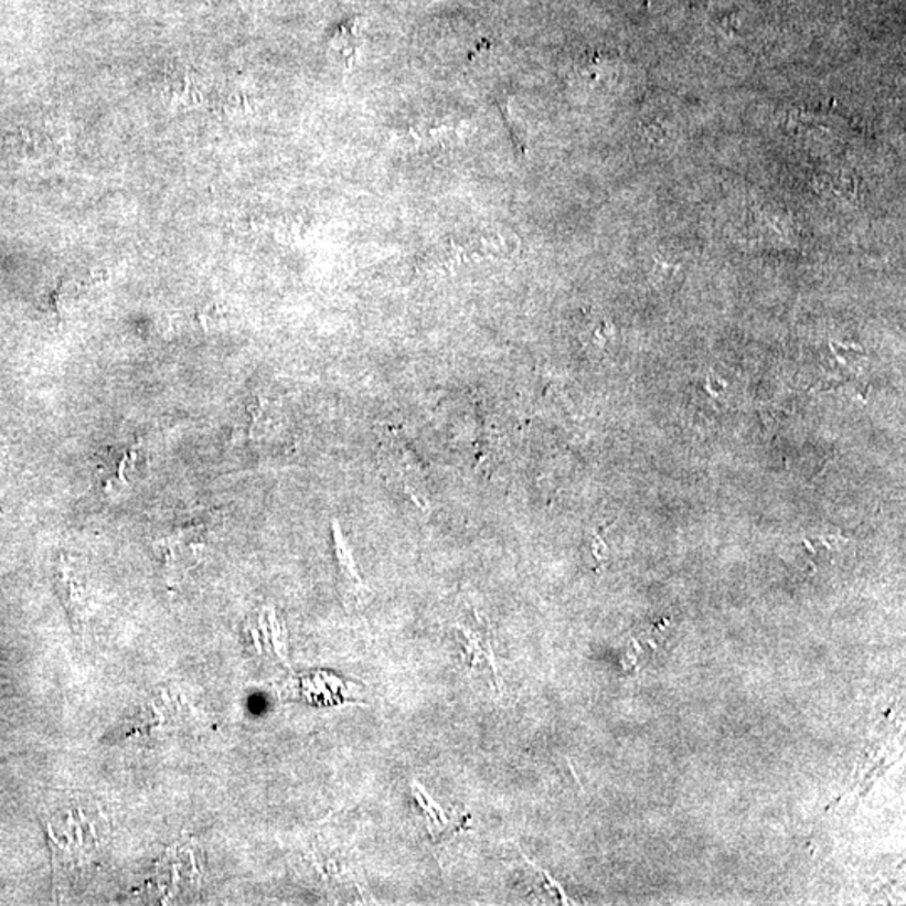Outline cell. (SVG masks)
Segmentation results:
<instances>
[{
	"instance_id": "obj_2",
	"label": "cell",
	"mask_w": 906,
	"mask_h": 906,
	"mask_svg": "<svg viewBox=\"0 0 906 906\" xmlns=\"http://www.w3.org/2000/svg\"><path fill=\"white\" fill-rule=\"evenodd\" d=\"M60 583L63 586V591L66 593V603L70 606L73 616H79L85 611L86 593L77 579L76 571L67 569L66 566L60 569Z\"/></svg>"
},
{
	"instance_id": "obj_1",
	"label": "cell",
	"mask_w": 906,
	"mask_h": 906,
	"mask_svg": "<svg viewBox=\"0 0 906 906\" xmlns=\"http://www.w3.org/2000/svg\"><path fill=\"white\" fill-rule=\"evenodd\" d=\"M140 460L141 444L115 448L98 467V482L103 492L111 498L127 492L137 476Z\"/></svg>"
}]
</instances>
